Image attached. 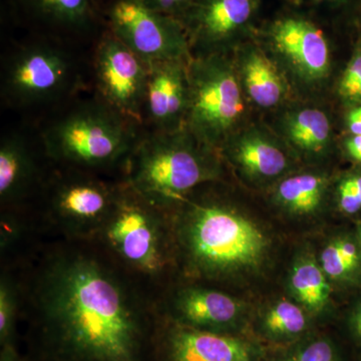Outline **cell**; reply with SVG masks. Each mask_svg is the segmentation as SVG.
I'll return each mask as SVG.
<instances>
[{"mask_svg":"<svg viewBox=\"0 0 361 361\" xmlns=\"http://www.w3.org/2000/svg\"><path fill=\"white\" fill-rule=\"evenodd\" d=\"M44 322L75 361H137L141 316L129 289L97 259L71 254L49 263L40 282Z\"/></svg>","mask_w":361,"mask_h":361,"instance_id":"1","label":"cell"},{"mask_svg":"<svg viewBox=\"0 0 361 361\" xmlns=\"http://www.w3.org/2000/svg\"><path fill=\"white\" fill-rule=\"evenodd\" d=\"M204 146L186 127L157 130L133 149L127 184L165 211L201 183L215 178V166Z\"/></svg>","mask_w":361,"mask_h":361,"instance_id":"2","label":"cell"},{"mask_svg":"<svg viewBox=\"0 0 361 361\" xmlns=\"http://www.w3.org/2000/svg\"><path fill=\"white\" fill-rule=\"evenodd\" d=\"M178 238L195 269L209 276L254 267L266 251V239L257 226L219 204L188 206Z\"/></svg>","mask_w":361,"mask_h":361,"instance_id":"3","label":"cell"},{"mask_svg":"<svg viewBox=\"0 0 361 361\" xmlns=\"http://www.w3.org/2000/svg\"><path fill=\"white\" fill-rule=\"evenodd\" d=\"M133 121L106 104H87L52 125L44 135L56 160L85 168L116 163L135 148Z\"/></svg>","mask_w":361,"mask_h":361,"instance_id":"4","label":"cell"},{"mask_svg":"<svg viewBox=\"0 0 361 361\" xmlns=\"http://www.w3.org/2000/svg\"><path fill=\"white\" fill-rule=\"evenodd\" d=\"M163 212L127 184L118 188L99 237L126 267L139 274L158 277L169 262Z\"/></svg>","mask_w":361,"mask_h":361,"instance_id":"5","label":"cell"},{"mask_svg":"<svg viewBox=\"0 0 361 361\" xmlns=\"http://www.w3.org/2000/svg\"><path fill=\"white\" fill-rule=\"evenodd\" d=\"M190 103L185 127L208 147L227 139L243 111L241 87L231 63L219 54L189 63Z\"/></svg>","mask_w":361,"mask_h":361,"instance_id":"6","label":"cell"},{"mask_svg":"<svg viewBox=\"0 0 361 361\" xmlns=\"http://www.w3.org/2000/svg\"><path fill=\"white\" fill-rule=\"evenodd\" d=\"M111 33L147 65L190 61L191 45L179 20L152 11L140 0H118L109 11Z\"/></svg>","mask_w":361,"mask_h":361,"instance_id":"7","label":"cell"},{"mask_svg":"<svg viewBox=\"0 0 361 361\" xmlns=\"http://www.w3.org/2000/svg\"><path fill=\"white\" fill-rule=\"evenodd\" d=\"M94 70L104 103L130 120H140L149 66L111 32L97 47Z\"/></svg>","mask_w":361,"mask_h":361,"instance_id":"8","label":"cell"},{"mask_svg":"<svg viewBox=\"0 0 361 361\" xmlns=\"http://www.w3.org/2000/svg\"><path fill=\"white\" fill-rule=\"evenodd\" d=\"M68 56L49 45L20 49L11 59L4 78L6 96L18 104H37L61 96L71 80Z\"/></svg>","mask_w":361,"mask_h":361,"instance_id":"9","label":"cell"},{"mask_svg":"<svg viewBox=\"0 0 361 361\" xmlns=\"http://www.w3.org/2000/svg\"><path fill=\"white\" fill-rule=\"evenodd\" d=\"M262 0H197L179 20L191 47L219 54L251 32Z\"/></svg>","mask_w":361,"mask_h":361,"instance_id":"10","label":"cell"},{"mask_svg":"<svg viewBox=\"0 0 361 361\" xmlns=\"http://www.w3.org/2000/svg\"><path fill=\"white\" fill-rule=\"evenodd\" d=\"M263 32L301 77L317 80L329 73V40L312 16L300 9L285 11L268 21Z\"/></svg>","mask_w":361,"mask_h":361,"instance_id":"11","label":"cell"},{"mask_svg":"<svg viewBox=\"0 0 361 361\" xmlns=\"http://www.w3.org/2000/svg\"><path fill=\"white\" fill-rule=\"evenodd\" d=\"M118 190L92 178H71L56 188L51 199L52 216L71 236H99Z\"/></svg>","mask_w":361,"mask_h":361,"instance_id":"12","label":"cell"},{"mask_svg":"<svg viewBox=\"0 0 361 361\" xmlns=\"http://www.w3.org/2000/svg\"><path fill=\"white\" fill-rule=\"evenodd\" d=\"M190 61L176 59L149 65L144 111L159 132L185 127L190 103Z\"/></svg>","mask_w":361,"mask_h":361,"instance_id":"13","label":"cell"},{"mask_svg":"<svg viewBox=\"0 0 361 361\" xmlns=\"http://www.w3.org/2000/svg\"><path fill=\"white\" fill-rule=\"evenodd\" d=\"M170 361H254L245 341L217 332L175 327L168 338Z\"/></svg>","mask_w":361,"mask_h":361,"instance_id":"14","label":"cell"},{"mask_svg":"<svg viewBox=\"0 0 361 361\" xmlns=\"http://www.w3.org/2000/svg\"><path fill=\"white\" fill-rule=\"evenodd\" d=\"M176 314L185 326L209 330L228 326L240 314L239 303L223 292L191 287L180 290L173 301Z\"/></svg>","mask_w":361,"mask_h":361,"instance_id":"15","label":"cell"},{"mask_svg":"<svg viewBox=\"0 0 361 361\" xmlns=\"http://www.w3.org/2000/svg\"><path fill=\"white\" fill-rule=\"evenodd\" d=\"M240 75L252 101L262 108H272L284 97V84L274 66L253 45L242 51Z\"/></svg>","mask_w":361,"mask_h":361,"instance_id":"16","label":"cell"},{"mask_svg":"<svg viewBox=\"0 0 361 361\" xmlns=\"http://www.w3.org/2000/svg\"><path fill=\"white\" fill-rule=\"evenodd\" d=\"M35 161L25 142L6 137L0 146V199L7 204L25 193L35 176Z\"/></svg>","mask_w":361,"mask_h":361,"instance_id":"17","label":"cell"},{"mask_svg":"<svg viewBox=\"0 0 361 361\" xmlns=\"http://www.w3.org/2000/svg\"><path fill=\"white\" fill-rule=\"evenodd\" d=\"M230 151L240 167L259 177H275L281 174L287 166L283 152L258 133L240 135Z\"/></svg>","mask_w":361,"mask_h":361,"instance_id":"18","label":"cell"},{"mask_svg":"<svg viewBox=\"0 0 361 361\" xmlns=\"http://www.w3.org/2000/svg\"><path fill=\"white\" fill-rule=\"evenodd\" d=\"M285 132L299 149L306 152H319L329 142V120L323 111L317 109H303L287 116Z\"/></svg>","mask_w":361,"mask_h":361,"instance_id":"19","label":"cell"},{"mask_svg":"<svg viewBox=\"0 0 361 361\" xmlns=\"http://www.w3.org/2000/svg\"><path fill=\"white\" fill-rule=\"evenodd\" d=\"M324 180L316 175L294 176L284 180L278 188L280 202L296 213H310L322 202Z\"/></svg>","mask_w":361,"mask_h":361,"instance_id":"20","label":"cell"},{"mask_svg":"<svg viewBox=\"0 0 361 361\" xmlns=\"http://www.w3.org/2000/svg\"><path fill=\"white\" fill-rule=\"evenodd\" d=\"M294 293L310 310H322L329 296V285L324 272L315 263L305 261L296 266L291 275Z\"/></svg>","mask_w":361,"mask_h":361,"instance_id":"21","label":"cell"},{"mask_svg":"<svg viewBox=\"0 0 361 361\" xmlns=\"http://www.w3.org/2000/svg\"><path fill=\"white\" fill-rule=\"evenodd\" d=\"M40 18L56 25L78 27L92 16L90 0H30Z\"/></svg>","mask_w":361,"mask_h":361,"instance_id":"22","label":"cell"},{"mask_svg":"<svg viewBox=\"0 0 361 361\" xmlns=\"http://www.w3.org/2000/svg\"><path fill=\"white\" fill-rule=\"evenodd\" d=\"M306 317L301 308L289 301H281L271 308L265 318V327L275 336H294L304 331Z\"/></svg>","mask_w":361,"mask_h":361,"instance_id":"23","label":"cell"},{"mask_svg":"<svg viewBox=\"0 0 361 361\" xmlns=\"http://www.w3.org/2000/svg\"><path fill=\"white\" fill-rule=\"evenodd\" d=\"M357 260L355 244L348 241L336 242L322 252V270L331 278H341L355 267Z\"/></svg>","mask_w":361,"mask_h":361,"instance_id":"24","label":"cell"},{"mask_svg":"<svg viewBox=\"0 0 361 361\" xmlns=\"http://www.w3.org/2000/svg\"><path fill=\"white\" fill-rule=\"evenodd\" d=\"M18 307V289L6 276L0 282V341L2 345L11 342Z\"/></svg>","mask_w":361,"mask_h":361,"instance_id":"25","label":"cell"},{"mask_svg":"<svg viewBox=\"0 0 361 361\" xmlns=\"http://www.w3.org/2000/svg\"><path fill=\"white\" fill-rule=\"evenodd\" d=\"M339 92L348 101H361V51L351 59L341 78Z\"/></svg>","mask_w":361,"mask_h":361,"instance_id":"26","label":"cell"},{"mask_svg":"<svg viewBox=\"0 0 361 361\" xmlns=\"http://www.w3.org/2000/svg\"><path fill=\"white\" fill-rule=\"evenodd\" d=\"M336 350L329 341H316L285 361H336Z\"/></svg>","mask_w":361,"mask_h":361,"instance_id":"27","label":"cell"},{"mask_svg":"<svg viewBox=\"0 0 361 361\" xmlns=\"http://www.w3.org/2000/svg\"><path fill=\"white\" fill-rule=\"evenodd\" d=\"M140 1L152 11L180 20V18L194 6L197 0H140Z\"/></svg>","mask_w":361,"mask_h":361,"instance_id":"28","label":"cell"},{"mask_svg":"<svg viewBox=\"0 0 361 361\" xmlns=\"http://www.w3.org/2000/svg\"><path fill=\"white\" fill-rule=\"evenodd\" d=\"M339 206L348 214H355L361 209V204L353 188L350 177L341 183L338 190Z\"/></svg>","mask_w":361,"mask_h":361,"instance_id":"29","label":"cell"},{"mask_svg":"<svg viewBox=\"0 0 361 361\" xmlns=\"http://www.w3.org/2000/svg\"><path fill=\"white\" fill-rule=\"evenodd\" d=\"M299 6L305 4L310 8H339V7H345L348 4H355L358 6L361 0H293Z\"/></svg>","mask_w":361,"mask_h":361,"instance_id":"30","label":"cell"},{"mask_svg":"<svg viewBox=\"0 0 361 361\" xmlns=\"http://www.w3.org/2000/svg\"><path fill=\"white\" fill-rule=\"evenodd\" d=\"M348 129L355 135H361V106L349 113L348 118Z\"/></svg>","mask_w":361,"mask_h":361,"instance_id":"31","label":"cell"},{"mask_svg":"<svg viewBox=\"0 0 361 361\" xmlns=\"http://www.w3.org/2000/svg\"><path fill=\"white\" fill-rule=\"evenodd\" d=\"M346 149L351 158L361 163V135H355L346 142Z\"/></svg>","mask_w":361,"mask_h":361,"instance_id":"32","label":"cell"},{"mask_svg":"<svg viewBox=\"0 0 361 361\" xmlns=\"http://www.w3.org/2000/svg\"><path fill=\"white\" fill-rule=\"evenodd\" d=\"M2 348L1 356H0V361H25L18 355V351L13 348L11 342L4 344Z\"/></svg>","mask_w":361,"mask_h":361,"instance_id":"33","label":"cell"},{"mask_svg":"<svg viewBox=\"0 0 361 361\" xmlns=\"http://www.w3.org/2000/svg\"><path fill=\"white\" fill-rule=\"evenodd\" d=\"M355 334H357V336L361 339V307L360 311H358L357 314L355 316Z\"/></svg>","mask_w":361,"mask_h":361,"instance_id":"34","label":"cell"},{"mask_svg":"<svg viewBox=\"0 0 361 361\" xmlns=\"http://www.w3.org/2000/svg\"><path fill=\"white\" fill-rule=\"evenodd\" d=\"M357 7H360V8H361V1H360V4H358V6H357Z\"/></svg>","mask_w":361,"mask_h":361,"instance_id":"35","label":"cell"}]
</instances>
